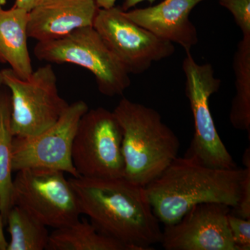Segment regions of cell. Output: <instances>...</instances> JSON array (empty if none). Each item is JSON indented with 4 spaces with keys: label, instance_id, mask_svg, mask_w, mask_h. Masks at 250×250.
<instances>
[{
    "label": "cell",
    "instance_id": "cell-14",
    "mask_svg": "<svg viewBox=\"0 0 250 250\" xmlns=\"http://www.w3.org/2000/svg\"><path fill=\"white\" fill-rule=\"evenodd\" d=\"M2 6L0 2V62L9 64L24 80L34 71L27 45L29 12L14 6L5 10Z\"/></svg>",
    "mask_w": 250,
    "mask_h": 250
},
{
    "label": "cell",
    "instance_id": "cell-11",
    "mask_svg": "<svg viewBox=\"0 0 250 250\" xmlns=\"http://www.w3.org/2000/svg\"><path fill=\"white\" fill-rule=\"evenodd\" d=\"M224 204L194 206L177 223L165 225L161 245L166 250H238Z\"/></svg>",
    "mask_w": 250,
    "mask_h": 250
},
{
    "label": "cell",
    "instance_id": "cell-21",
    "mask_svg": "<svg viewBox=\"0 0 250 250\" xmlns=\"http://www.w3.org/2000/svg\"><path fill=\"white\" fill-rule=\"evenodd\" d=\"M228 220L233 243L238 250H250V219H245L231 213Z\"/></svg>",
    "mask_w": 250,
    "mask_h": 250
},
{
    "label": "cell",
    "instance_id": "cell-4",
    "mask_svg": "<svg viewBox=\"0 0 250 250\" xmlns=\"http://www.w3.org/2000/svg\"><path fill=\"white\" fill-rule=\"evenodd\" d=\"M34 54L49 63L75 64L95 76L99 91L122 95L131 85L130 74L93 27L81 28L62 39L37 42Z\"/></svg>",
    "mask_w": 250,
    "mask_h": 250
},
{
    "label": "cell",
    "instance_id": "cell-24",
    "mask_svg": "<svg viewBox=\"0 0 250 250\" xmlns=\"http://www.w3.org/2000/svg\"><path fill=\"white\" fill-rule=\"evenodd\" d=\"M144 1H149L150 4H152L156 0H124V2H123L121 8L124 11H129L131 8L134 7L136 5Z\"/></svg>",
    "mask_w": 250,
    "mask_h": 250
},
{
    "label": "cell",
    "instance_id": "cell-16",
    "mask_svg": "<svg viewBox=\"0 0 250 250\" xmlns=\"http://www.w3.org/2000/svg\"><path fill=\"white\" fill-rule=\"evenodd\" d=\"M11 103L9 90L0 88V214L6 225L10 210L14 207L12 173L13 141L11 126Z\"/></svg>",
    "mask_w": 250,
    "mask_h": 250
},
{
    "label": "cell",
    "instance_id": "cell-8",
    "mask_svg": "<svg viewBox=\"0 0 250 250\" xmlns=\"http://www.w3.org/2000/svg\"><path fill=\"white\" fill-rule=\"evenodd\" d=\"M122 141L121 125L113 112L88 109L81 118L72 145V164L80 177H124Z\"/></svg>",
    "mask_w": 250,
    "mask_h": 250
},
{
    "label": "cell",
    "instance_id": "cell-7",
    "mask_svg": "<svg viewBox=\"0 0 250 250\" xmlns=\"http://www.w3.org/2000/svg\"><path fill=\"white\" fill-rule=\"evenodd\" d=\"M65 172L53 169H22L14 179L13 202L45 226L60 229L80 220L78 199Z\"/></svg>",
    "mask_w": 250,
    "mask_h": 250
},
{
    "label": "cell",
    "instance_id": "cell-6",
    "mask_svg": "<svg viewBox=\"0 0 250 250\" xmlns=\"http://www.w3.org/2000/svg\"><path fill=\"white\" fill-rule=\"evenodd\" d=\"M182 69L195 126L186 157L215 168H235L236 163L217 131L209 107L210 96L219 91L221 80L215 77L210 63H197L191 53H187Z\"/></svg>",
    "mask_w": 250,
    "mask_h": 250
},
{
    "label": "cell",
    "instance_id": "cell-19",
    "mask_svg": "<svg viewBox=\"0 0 250 250\" xmlns=\"http://www.w3.org/2000/svg\"><path fill=\"white\" fill-rule=\"evenodd\" d=\"M243 163L245 166V174L242 179L239 200L233 210V214L241 218L250 219V151L247 148L243 156Z\"/></svg>",
    "mask_w": 250,
    "mask_h": 250
},
{
    "label": "cell",
    "instance_id": "cell-18",
    "mask_svg": "<svg viewBox=\"0 0 250 250\" xmlns=\"http://www.w3.org/2000/svg\"><path fill=\"white\" fill-rule=\"evenodd\" d=\"M6 225L11 240L6 250H47L49 233L47 226L18 206L10 210Z\"/></svg>",
    "mask_w": 250,
    "mask_h": 250
},
{
    "label": "cell",
    "instance_id": "cell-15",
    "mask_svg": "<svg viewBox=\"0 0 250 250\" xmlns=\"http://www.w3.org/2000/svg\"><path fill=\"white\" fill-rule=\"evenodd\" d=\"M49 250H130L121 242L110 238L85 219L49 234Z\"/></svg>",
    "mask_w": 250,
    "mask_h": 250
},
{
    "label": "cell",
    "instance_id": "cell-17",
    "mask_svg": "<svg viewBox=\"0 0 250 250\" xmlns=\"http://www.w3.org/2000/svg\"><path fill=\"white\" fill-rule=\"evenodd\" d=\"M236 95L229 121L235 129L250 132V36H243L233 57Z\"/></svg>",
    "mask_w": 250,
    "mask_h": 250
},
{
    "label": "cell",
    "instance_id": "cell-25",
    "mask_svg": "<svg viewBox=\"0 0 250 250\" xmlns=\"http://www.w3.org/2000/svg\"><path fill=\"white\" fill-rule=\"evenodd\" d=\"M100 9H109L116 4V0H95Z\"/></svg>",
    "mask_w": 250,
    "mask_h": 250
},
{
    "label": "cell",
    "instance_id": "cell-5",
    "mask_svg": "<svg viewBox=\"0 0 250 250\" xmlns=\"http://www.w3.org/2000/svg\"><path fill=\"white\" fill-rule=\"evenodd\" d=\"M3 84L11 95V126L14 137L42 132L59 121L69 104L62 98L50 63L39 67L27 79L11 68L1 70Z\"/></svg>",
    "mask_w": 250,
    "mask_h": 250
},
{
    "label": "cell",
    "instance_id": "cell-13",
    "mask_svg": "<svg viewBox=\"0 0 250 250\" xmlns=\"http://www.w3.org/2000/svg\"><path fill=\"white\" fill-rule=\"evenodd\" d=\"M205 0H164L156 6L125 11L126 17L163 40L182 46L190 53L198 42L196 27L190 21L192 10Z\"/></svg>",
    "mask_w": 250,
    "mask_h": 250
},
{
    "label": "cell",
    "instance_id": "cell-23",
    "mask_svg": "<svg viewBox=\"0 0 250 250\" xmlns=\"http://www.w3.org/2000/svg\"><path fill=\"white\" fill-rule=\"evenodd\" d=\"M4 220L0 214V250H6L8 246V242L6 241L4 233Z\"/></svg>",
    "mask_w": 250,
    "mask_h": 250
},
{
    "label": "cell",
    "instance_id": "cell-20",
    "mask_svg": "<svg viewBox=\"0 0 250 250\" xmlns=\"http://www.w3.org/2000/svg\"><path fill=\"white\" fill-rule=\"evenodd\" d=\"M233 15L243 36H250V0H218Z\"/></svg>",
    "mask_w": 250,
    "mask_h": 250
},
{
    "label": "cell",
    "instance_id": "cell-27",
    "mask_svg": "<svg viewBox=\"0 0 250 250\" xmlns=\"http://www.w3.org/2000/svg\"><path fill=\"white\" fill-rule=\"evenodd\" d=\"M0 2L3 3V4H4L5 2H6V0H0Z\"/></svg>",
    "mask_w": 250,
    "mask_h": 250
},
{
    "label": "cell",
    "instance_id": "cell-12",
    "mask_svg": "<svg viewBox=\"0 0 250 250\" xmlns=\"http://www.w3.org/2000/svg\"><path fill=\"white\" fill-rule=\"evenodd\" d=\"M99 9L95 0H39L28 13V37L38 42L57 40L93 27Z\"/></svg>",
    "mask_w": 250,
    "mask_h": 250
},
{
    "label": "cell",
    "instance_id": "cell-3",
    "mask_svg": "<svg viewBox=\"0 0 250 250\" xmlns=\"http://www.w3.org/2000/svg\"><path fill=\"white\" fill-rule=\"evenodd\" d=\"M113 112L123 131L124 177L146 187L177 159L179 139L159 112L142 104L124 98Z\"/></svg>",
    "mask_w": 250,
    "mask_h": 250
},
{
    "label": "cell",
    "instance_id": "cell-10",
    "mask_svg": "<svg viewBox=\"0 0 250 250\" xmlns=\"http://www.w3.org/2000/svg\"><path fill=\"white\" fill-rule=\"evenodd\" d=\"M89 109L83 100L69 104L59 121L30 137H14L12 168L53 169L80 177L72 161L74 139L82 117Z\"/></svg>",
    "mask_w": 250,
    "mask_h": 250
},
{
    "label": "cell",
    "instance_id": "cell-1",
    "mask_svg": "<svg viewBox=\"0 0 250 250\" xmlns=\"http://www.w3.org/2000/svg\"><path fill=\"white\" fill-rule=\"evenodd\" d=\"M82 214L100 233L130 250H152L162 240L160 222L154 214L146 187L126 178L69 179Z\"/></svg>",
    "mask_w": 250,
    "mask_h": 250
},
{
    "label": "cell",
    "instance_id": "cell-9",
    "mask_svg": "<svg viewBox=\"0 0 250 250\" xmlns=\"http://www.w3.org/2000/svg\"><path fill=\"white\" fill-rule=\"evenodd\" d=\"M93 27L129 74H142L175 52L173 43L133 22L121 7L99 9Z\"/></svg>",
    "mask_w": 250,
    "mask_h": 250
},
{
    "label": "cell",
    "instance_id": "cell-22",
    "mask_svg": "<svg viewBox=\"0 0 250 250\" xmlns=\"http://www.w3.org/2000/svg\"><path fill=\"white\" fill-rule=\"evenodd\" d=\"M39 1V0H16L13 6L29 12Z\"/></svg>",
    "mask_w": 250,
    "mask_h": 250
},
{
    "label": "cell",
    "instance_id": "cell-26",
    "mask_svg": "<svg viewBox=\"0 0 250 250\" xmlns=\"http://www.w3.org/2000/svg\"><path fill=\"white\" fill-rule=\"evenodd\" d=\"M3 84V80H2V75H1V72L0 70V88L2 87Z\"/></svg>",
    "mask_w": 250,
    "mask_h": 250
},
{
    "label": "cell",
    "instance_id": "cell-2",
    "mask_svg": "<svg viewBox=\"0 0 250 250\" xmlns=\"http://www.w3.org/2000/svg\"><path fill=\"white\" fill-rule=\"evenodd\" d=\"M244 174L245 168H215L191 158L177 157L146 188L159 222L171 225L200 204L213 202L235 208Z\"/></svg>",
    "mask_w": 250,
    "mask_h": 250
}]
</instances>
